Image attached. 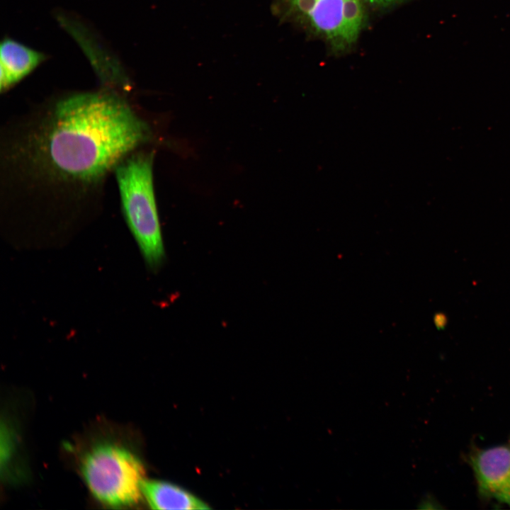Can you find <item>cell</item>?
Segmentation results:
<instances>
[{
    "label": "cell",
    "instance_id": "1",
    "mask_svg": "<svg viewBox=\"0 0 510 510\" xmlns=\"http://www.w3.org/2000/svg\"><path fill=\"white\" fill-rule=\"evenodd\" d=\"M150 134L125 96L106 87L33 108L3 130L1 198L53 210L97 203L108 174Z\"/></svg>",
    "mask_w": 510,
    "mask_h": 510
},
{
    "label": "cell",
    "instance_id": "2",
    "mask_svg": "<svg viewBox=\"0 0 510 510\" xmlns=\"http://www.w3.org/2000/svg\"><path fill=\"white\" fill-rule=\"evenodd\" d=\"M154 152L136 150L114 170L122 211L147 266L157 270L165 249L153 184Z\"/></svg>",
    "mask_w": 510,
    "mask_h": 510
},
{
    "label": "cell",
    "instance_id": "3",
    "mask_svg": "<svg viewBox=\"0 0 510 510\" xmlns=\"http://www.w3.org/2000/svg\"><path fill=\"white\" fill-rule=\"evenodd\" d=\"M81 472L91 494L103 504L129 506L142 498L144 468L125 446L112 442L92 446L81 460Z\"/></svg>",
    "mask_w": 510,
    "mask_h": 510
},
{
    "label": "cell",
    "instance_id": "4",
    "mask_svg": "<svg viewBox=\"0 0 510 510\" xmlns=\"http://www.w3.org/2000/svg\"><path fill=\"white\" fill-rule=\"evenodd\" d=\"M273 9L323 38L336 51L357 40L364 24L362 0H273Z\"/></svg>",
    "mask_w": 510,
    "mask_h": 510
},
{
    "label": "cell",
    "instance_id": "5",
    "mask_svg": "<svg viewBox=\"0 0 510 510\" xmlns=\"http://www.w3.org/2000/svg\"><path fill=\"white\" fill-rule=\"evenodd\" d=\"M470 463L480 494L510 507V448L499 446L477 450Z\"/></svg>",
    "mask_w": 510,
    "mask_h": 510
},
{
    "label": "cell",
    "instance_id": "6",
    "mask_svg": "<svg viewBox=\"0 0 510 510\" xmlns=\"http://www.w3.org/2000/svg\"><path fill=\"white\" fill-rule=\"evenodd\" d=\"M0 57L1 91L9 89L46 59L43 53L9 38L1 43Z\"/></svg>",
    "mask_w": 510,
    "mask_h": 510
},
{
    "label": "cell",
    "instance_id": "7",
    "mask_svg": "<svg viewBox=\"0 0 510 510\" xmlns=\"http://www.w3.org/2000/svg\"><path fill=\"white\" fill-rule=\"evenodd\" d=\"M143 497L154 509H208L209 506L183 489L159 480H144Z\"/></svg>",
    "mask_w": 510,
    "mask_h": 510
},
{
    "label": "cell",
    "instance_id": "8",
    "mask_svg": "<svg viewBox=\"0 0 510 510\" xmlns=\"http://www.w3.org/2000/svg\"><path fill=\"white\" fill-rule=\"evenodd\" d=\"M366 2L375 6H387L404 0H364Z\"/></svg>",
    "mask_w": 510,
    "mask_h": 510
}]
</instances>
